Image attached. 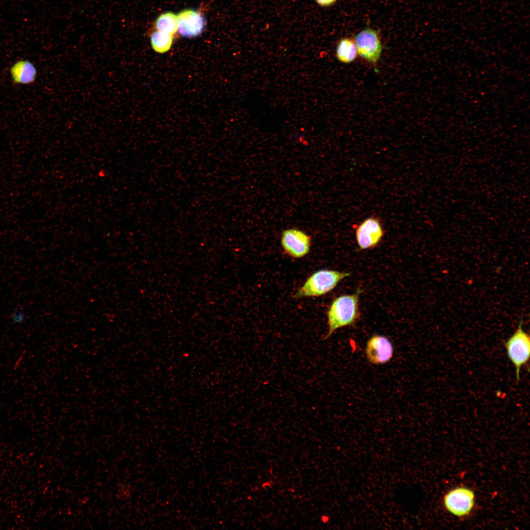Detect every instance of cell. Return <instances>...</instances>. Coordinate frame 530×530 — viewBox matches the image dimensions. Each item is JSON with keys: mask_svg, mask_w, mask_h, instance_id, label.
Segmentation results:
<instances>
[{"mask_svg": "<svg viewBox=\"0 0 530 530\" xmlns=\"http://www.w3.org/2000/svg\"><path fill=\"white\" fill-rule=\"evenodd\" d=\"M504 345L508 358L515 367L516 378L519 381L521 369L529 362L530 354V336L523 330L522 321Z\"/></svg>", "mask_w": 530, "mask_h": 530, "instance_id": "cell-3", "label": "cell"}, {"mask_svg": "<svg viewBox=\"0 0 530 530\" xmlns=\"http://www.w3.org/2000/svg\"><path fill=\"white\" fill-rule=\"evenodd\" d=\"M358 55L354 40L344 38L339 41L336 49V56L339 61L343 63H351L356 59Z\"/></svg>", "mask_w": 530, "mask_h": 530, "instance_id": "cell-11", "label": "cell"}, {"mask_svg": "<svg viewBox=\"0 0 530 530\" xmlns=\"http://www.w3.org/2000/svg\"><path fill=\"white\" fill-rule=\"evenodd\" d=\"M362 292L358 288L353 294L342 295L333 299L327 312L328 330L324 340L337 329L356 322L360 316L359 302Z\"/></svg>", "mask_w": 530, "mask_h": 530, "instance_id": "cell-1", "label": "cell"}, {"mask_svg": "<svg viewBox=\"0 0 530 530\" xmlns=\"http://www.w3.org/2000/svg\"><path fill=\"white\" fill-rule=\"evenodd\" d=\"M173 41L172 35L156 30L152 33L150 41L153 50L159 53H163L171 48Z\"/></svg>", "mask_w": 530, "mask_h": 530, "instance_id": "cell-13", "label": "cell"}, {"mask_svg": "<svg viewBox=\"0 0 530 530\" xmlns=\"http://www.w3.org/2000/svg\"><path fill=\"white\" fill-rule=\"evenodd\" d=\"M384 235L382 223L379 217L371 216L362 221L355 230L357 243L361 250L376 246Z\"/></svg>", "mask_w": 530, "mask_h": 530, "instance_id": "cell-6", "label": "cell"}, {"mask_svg": "<svg viewBox=\"0 0 530 530\" xmlns=\"http://www.w3.org/2000/svg\"><path fill=\"white\" fill-rule=\"evenodd\" d=\"M157 30L173 35L178 31L177 15L166 12L160 15L155 22Z\"/></svg>", "mask_w": 530, "mask_h": 530, "instance_id": "cell-12", "label": "cell"}, {"mask_svg": "<svg viewBox=\"0 0 530 530\" xmlns=\"http://www.w3.org/2000/svg\"><path fill=\"white\" fill-rule=\"evenodd\" d=\"M443 503L446 509L451 514L465 517L470 514L474 507L475 494L467 487H456L445 494Z\"/></svg>", "mask_w": 530, "mask_h": 530, "instance_id": "cell-4", "label": "cell"}, {"mask_svg": "<svg viewBox=\"0 0 530 530\" xmlns=\"http://www.w3.org/2000/svg\"><path fill=\"white\" fill-rule=\"evenodd\" d=\"M354 42L358 55L367 62L375 65L382 52L378 32L370 27L365 28L356 35Z\"/></svg>", "mask_w": 530, "mask_h": 530, "instance_id": "cell-7", "label": "cell"}, {"mask_svg": "<svg viewBox=\"0 0 530 530\" xmlns=\"http://www.w3.org/2000/svg\"><path fill=\"white\" fill-rule=\"evenodd\" d=\"M320 6L327 7L335 3L337 0H315Z\"/></svg>", "mask_w": 530, "mask_h": 530, "instance_id": "cell-15", "label": "cell"}, {"mask_svg": "<svg viewBox=\"0 0 530 530\" xmlns=\"http://www.w3.org/2000/svg\"><path fill=\"white\" fill-rule=\"evenodd\" d=\"M365 353L368 361L374 365L388 362L394 354V347L391 341L385 336L375 334L367 341Z\"/></svg>", "mask_w": 530, "mask_h": 530, "instance_id": "cell-8", "label": "cell"}, {"mask_svg": "<svg viewBox=\"0 0 530 530\" xmlns=\"http://www.w3.org/2000/svg\"><path fill=\"white\" fill-rule=\"evenodd\" d=\"M178 31L185 37L198 36L202 34L206 26V20L199 11L186 9L178 15Z\"/></svg>", "mask_w": 530, "mask_h": 530, "instance_id": "cell-9", "label": "cell"}, {"mask_svg": "<svg viewBox=\"0 0 530 530\" xmlns=\"http://www.w3.org/2000/svg\"><path fill=\"white\" fill-rule=\"evenodd\" d=\"M280 242L286 254L294 259H301L309 253L312 238L305 232L291 228L282 231Z\"/></svg>", "mask_w": 530, "mask_h": 530, "instance_id": "cell-5", "label": "cell"}, {"mask_svg": "<svg viewBox=\"0 0 530 530\" xmlns=\"http://www.w3.org/2000/svg\"><path fill=\"white\" fill-rule=\"evenodd\" d=\"M26 315L19 309H14L10 316L11 322L13 325H19L25 322Z\"/></svg>", "mask_w": 530, "mask_h": 530, "instance_id": "cell-14", "label": "cell"}, {"mask_svg": "<svg viewBox=\"0 0 530 530\" xmlns=\"http://www.w3.org/2000/svg\"><path fill=\"white\" fill-rule=\"evenodd\" d=\"M12 81L18 84H29L35 81L37 71L35 65L26 59L15 62L10 68Z\"/></svg>", "mask_w": 530, "mask_h": 530, "instance_id": "cell-10", "label": "cell"}, {"mask_svg": "<svg viewBox=\"0 0 530 530\" xmlns=\"http://www.w3.org/2000/svg\"><path fill=\"white\" fill-rule=\"evenodd\" d=\"M350 273L338 270L321 269L313 273L293 294L294 298L316 297L332 291Z\"/></svg>", "mask_w": 530, "mask_h": 530, "instance_id": "cell-2", "label": "cell"}]
</instances>
